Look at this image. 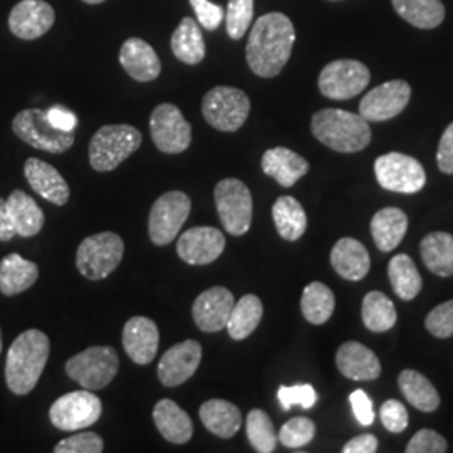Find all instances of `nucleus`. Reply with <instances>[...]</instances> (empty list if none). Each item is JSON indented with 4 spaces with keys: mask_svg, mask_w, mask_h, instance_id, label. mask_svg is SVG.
Returning a JSON list of instances; mask_svg holds the SVG:
<instances>
[{
    "mask_svg": "<svg viewBox=\"0 0 453 453\" xmlns=\"http://www.w3.org/2000/svg\"><path fill=\"white\" fill-rule=\"evenodd\" d=\"M296 31L291 19L282 12L259 17L245 48L247 65L260 78H275L291 58Z\"/></svg>",
    "mask_w": 453,
    "mask_h": 453,
    "instance_id": "1",
    "label": "nucleus"
},
{
    "mask_svg": "<svg viewBox=\"0 0 453 453\" xmlns=\"http://www.w3.org/2000/svg\"><path fill=\"white\" fill-rule=\"evenodd\" d=\"M50 341L41 329H27L11 344L5 359V383L17 395H29L48 365Z\"/></svg>",
    "mask_w": 453,
    "mask_h": 453,
    "instance_id": "2",
    "label": "nucleus"
},
{
    "mask_svg": "<svg viewBox=\"0 0 453 453\" xmlns=\"http://www.w3.org/2000/svg\"><path fill=\"white\" fill-rule=\"evenodd\" d=\"M311 131L324 146L340 153H357L372 142L370 121L361 114L326 108L312 116Z\"/></svg>",
    "mask_w": 453,
    "mask_h": 453,
    "instance_id": "3",
    "label": "nucleus"
},
{
    "mask_svg": "<svg viewBox=\"0 0 453 453\" xmlns=\"http://www.w3.org/2000/svg\"><path fill=\"white\" fill-rule=\"evenodd\" d=\"M143 136L131 125H106L93 134L89 163L96 172H113L142 146Z\"/></svg>",
    "mask_w": 453,
    "mask_h": 453,
    "instance_id": "4",
    "label": "nucleus"
},
{
    "mask_svg": "<svg viewBox=\"0 0 453 453\" xmlns=\"http://www.w3.org/2000/svg\"><path fill=\"white\" fill-rule=\"evenodd\" d=\"M125 256V242L114 232H99L82 241L76 252V267L89 280L113 274Z\"/></svg>",
    "mask_w": 453,
    "mask_h": 453,
    "instance_id": "5",
    "label": "nucleus"
},
{
    "mask_svg": "<svg viewBox=\"0 0 453 453\" xmlns=\"http://www.w3.org/2000/svg\"><path fill=\"white\" fill-rule=\"evenodd\" d=\"M119 372V357L111 346H91L65 363V374L84 389L106 388Z\"/></svg>",
    "mask_w": 453,
    "mask_h": 453,
    "instance_id": "6",
    "label": "nucleus"
},
{
    "mask_svg": "<svg viewBox=\"0 0 453 453\" xmlns=\"http://www.w3.org/2000/svg\"><path fill=\"white\" fill-rule=\"evenodd\" d=\"M12 131L24 143L52 155L65 153L76 140L74 131H65L54 127L49 119L48 111L37 108H29L17 113L12 121Z\"/></svg>",
    "mask_w": 453,
    "mask_h": 453,
    "instance_id": "7",
    "label": "nucleus"
},
{
    "mask_svg": "<svg viewBox=\"0 0 453 453\" xmlns=\"http://www.w3.org/2000/svg\"><path fill=\"white\" fill-rule=\"evenodd\" d=\"M250 113V99L239 88L217 86L202 101V114L215 130L235 133Z\"/></svg>",
    "mask_w": 453,
    "mask_h": 453,
    "instance_id": "8",
    "label": "nucleus"
},
{
    "mask_svg": "<svg viewBox=\"0 0 453 453\" xmlns=\"http://www.w3.org/2000/svg\"><path fill=\"white\" fill-rule=\"evenodd\" d=\"M215 207L222 226L230 235H243L252 226V194L239 179L220 180L213 190Z\"/></svg>",
    "mask_w": 453,
    "mask_h": 453,
    "instance_id": "9",
    "label": "nucleus"
},
{
    "mask_svg": "<svg viewBox=\"0 0 453 453\" xmlns=\"http://www.w3.org/2000/svg\"><path fill=\"white\" fill-rule=\"evenodd\" d=\"M192 211V200L185 192L163 194L151 207L148 219L150 241L163 247L173 242Z\"/></svg>",
    "mask_w": 453,
    "mask_h": 453,
    "instance_id": "10",
    "label": "nucleus"
},
{
    "mask_svg": "<svg viewBox=\"0 0 453 453\" xmlns=\"http://www.w3.org/2000/svg\"><path fill=\"white\" fill-rule=\"evenodd\" d=\"M103 413V403L91 389L65 393L49 408V420L63 432H80L95 425Z\"/></svg>",
    "mask_w": 453,
    "mask_h": 453,
    "instance_id": "11",
    "label": "nucleus"
},
{
    "mask_svg": "<svg viewBox=\"0 0 453 453\" xmlns=\"http://www.w3.org/2000/svg\"><path fill=\"white\" fill-rule=\"evenodd\" d=\"M374 173L378 183L396 194H417L426 183V173L417 158L393 151L376 158Z\"/></svg>",
    "mask_w": 453,
    "mask_h": 453,
    "instance_id": "12",
    "label": "nucleus"
},
{
    "mask_svg": "<svg viewBox=\"0 0 453 453\" xmlns=\"http://www.w3.org/2000/svg\"><path fill=\"white\" fill-rule=\"evenodd\" d=\"M150 133L155 146L166 155L183 153L192 143V127L172 103H162L153 110Z\"/></svg>",
    "mask_w": 453,
    "mask_h": 453,
    "instance_id": "13",
    "label": "nucleus"
},
{
    "mask_svg": "<svg viewBox=\"0 0 453 453\" xmlns=\"http://www.w3.org/2000/svg\"><path fill=\"white\" fill-rule=\"evenodd\" d=\"M370 69L359 61L340 59L324 67L318 80L324 96L336 101H346L357 96L370 84Z\"/></svg>",
    "mask_w": 453,
    "mask_h": 453,
    "instance_id": "14",
    "label": "nucleus"
},
{
    "mask_svg": "<svg viewBox=\"0 0 453 453\" xmlns=\"http://www.w3.org/2000/svg\"><path fill=\"white\" fill-rule=\"evenodd\" d=\"M411 88L406 81L383 82L372 89L359 103V114L372 123H381L396 118L408 106Z\"/></svg>",
    "mask_w": 453,
    "mask_h": 453,
    "instance_id": "15",
    "label": "nucleus"
},
{
    "mask_svg": "<svg viewBox=\"0 0 453 453\" xmlns=\"http://www.w3.org/2000/svg\"><path fill=\"white\" fill-rule=\"evenodd\" d=\"M226 235L215 226H194L185 230L177 242L180 259L190 265H207L226 250Z\"/></svg>",
    "mask_w": 453,
    "mask_h": 453,
    "instance_id": "16",
    "label": "nucleus"
},
{
    "mask_svg": "<svg viewBox=\"0 0 453 453\" xmlns=\"http://www.w3.org/2000/svg\"><path fill=\"white\" fill-rule=\"evenodd\" d=\"M202 344L187 340L172 346L158 363V380L163 387L175 388L194 376L202 361Z\"/></svg>",
    "mask_w": 453,
    "mask_h": 453,
    "instance_id": "17",
    "label": "nucleus"
},
{
    "mask_svg": "<svg viewBox=\"0 0 453 453\" xmlns=\"http://www.w3.org/2000/svg\"><path fill=\"white\" fill-rule=\"evenodd\" d=\"M56 12L44 0H20L11 11L9 29L22 41H34L50 31Z\"/></svg>",
    "mask_w": 453,
    "mask_h": 453,
    "instance_id": "18",
    "label": "nucleus"
},
{
    "mask_svg": "<svg viewBox=\"0 0 453 453\" xmlns=\"http://www.w3.org/2000/svg\"><path fill=\"white\" fill-rule=\"evenodd\" d=\"M235 299L232 291L215 286L202 292L192 306L195 326L203 333H219L226 326Z\"/></svg>",
    "mask_w": 453,
    "mask_h": 453,
    "instance_id": "19",
    "label": "nucleus"
},
{
    "mask_svg": "<svg viewBox=\"0 0 453 453\" xmlns=\"http://www.w3.org/2000/svg\"><path fill=\"white\" fill-rule=\"evenodd\" d=\"M160 346L158 326L145 316H133L123 327V348L133 363L150 365Z\"/></svg>",
    "mask_w": 453,
    "mask_h": 453,
    "instance_id": "20",
    "label": "nucleus"
},
{
    "mask_svg": "<svg viewBox=\"0 0 453 453\" xmlns=\"http://www.w3.org/2000/svg\"><path fill=\"white\" fill-rule=\"evenodd\" d=\"M24 175L34 192L52 205L63 207L69 202V185L50 163L42 162L39 158H29L24 165Z\"/></svg>",
    "mask_w": 453,
    "mask_h": 453,
    "instance_id": "21",
    "label": "nucleus"
},
{
    "mask_svg": "<svg viewBox=\"0 0 453 453\" xmlns=\"http://www.w3.org/2000/svg\"><path fill=\"white\" fill-rule=\"evenodd\" d=\"M119 65L134 81H155L162 73V63L155 49L140 37H130L119 50Z\"/></svg>",
    "mask_w": 453,
    "mask_h": 453,
    "instance_id": "22",
    "label": "nucleus"
},
{
    "mask_svg": "<svg viewBox=\"0 0 453 453\" xmlns=\"http://www.w3.org/2000/svg\"><path fill=\"white\" fill-rule=\"evenodd\" d=\"M336 366L342 376L353 381H372L381 374V363L372 349L357 341L341 344Z\"/></svg>",
    "mask_w": 453,
    "mask_h": 453,
    "instance_id": "23",
    "label": "nucleus"
},
{
    "mask_svg": "<svg viewBox=\"0 0 453 453\" xmlns=\"http://www.w3.org/2000/svg\"><path fill=\"white\" fill-rule=\"evenodd\" d=\"M262 172L274 179L280 187L291 188L304 175H308L309 163L306 158L297 155L289 148L275 146L264 153L262 157Z\"/></svg>",
    "mask_w": 453,
    "mask_h": 453,
    "instance_id": "24",
    "label": "nucleus"
},
{
    "mask_svg": "<svg viewBox=\"0 0 453 453\" xmlns=\"http://www.w3.org/2000/svg\"><path fill=\"white\" fill-rule=\"evenodd\" d=\"M331 264H333V269L342 279L357 282L370 273L372 259L363 243L353 237H344L333 247Z\"/></svg>",
    "mask_w": 453,
    "mask_h": 453,
    "instance_id": "25",
    "label": "nucleus"
},
{
    "mask_svg": "<svg viewBox=\"0 0 453 453\" xmlns=\"http://www.w3.org/2000/svg\"><path fill=\"white\" fill-rule=\"evenodd\" d=\"M153 420L162 437L170 443L183 445L194 437V423L190 415L173 400H160L153 408Z\"/></svg>",
    "mask_w": 453,
    "mask_h": 453,
    "instance_id": "26",
    "label": "nucleus"
},
{
    "mask_svg": "<svg viewBox=\"0 0 453 453\" xmlns=\"http://www.w3.org/2000/svg\"><path fill=\"white\" fill-rule=\"evenodd\" d=\"M7 211L11 224L16 230V235H20L24 239L37 235L46 222L42 209L37 205V202L31 195L22 190H14L9 195Z\"/></svg>",
    "mask_w": 453,
    "mask_h": 453,
    "instance_id": "27",
    "label": "nucleus"
},
{
    "mask_svg": "<svg viewBox=\"0 0 453 453\" xmlns=\"http://www.w3.org/2000/svg\"><path fill=\"white\" fill-rule=\"evenodd\" d=\"M198 415L203 426L215 437L232 438L242 426V413L239 406L220 398L205 402L200 406Z\"/></svg>",
    "mask_w": 453,
    "mask_h": 453,
    "instance_id": "28",
    "label": "nucleus"
},
{
    "mask_svg": "<svg viewBox=\"0 0 453 453\" xmlns=\"http://www.w3.org/2000/svg\"><path fill=\"white\" fill-rule=\"evenodd\" d=\"M406 230H408V217L402 209L387 207L372 215V241L381 252H391L393 249H396L403 241Z\"/></svg>",
    "mask_w": 453,
    "mask_h": 453,
    "instance_id": "29",
    "label": "nucleus"
},
{
    "mask_svg": "<svg viewBox=\"0 0 453 453\" xmlns=\"http://www.w3.org/2000/svg\"><path fill=\"white\" fill-rule=\"evenodd\" d=\"M39 277V265L19 254L0 260V292L7 297L31 289Z\"/></svg>",
    "mask_w": 453,
    "mask_h": 453,
    "instance_id": "30",
    "label": "nucleus"
},
{
    "mask_svg": "<svg viewBox=\"0 0 453 453\" xmlns=\"http://www.w3.org/2000/svg\"><path fill=\"white\" fill-rule=\"evenodd\" d=\"M273 219L279 235L289 242L299 241L308 228V215L291 195H284L275 200Z\"/></svg>",
    "mask_w": 453,
    "mask_h": 453,
    "instance_id": "31",
    "label": "nucleus"
},
{
    "mask_svg": "<svg viewBox=\"0 0 453 453\" xmlns=\"http://www.w3.org/2000/svg\"><path fill=\"white\" fill-rule=\"evenodd\" d=\"M420 254L426 269L440 277L453 275V235L432 232L421 239Z\"/></svg>",
    "mask_w": 453,
    "mask_h": 453,
    "instance_id": "32",
    "label": "nucleus"
},
{
    "mask_svg": "<svg viewBox=\"0 0 453 453\" xmlns=\"http://www.w3.org/2000/svg\"><path fill=\"white\" fill-rule=\"evenodd\" d=\"M172 50L183 65H200L205 58V41L202 29L192 17H185L172 35Z\"/></svg>",
    "mask_w": 453,
    "mask_h": 453,
    "instance_id": "33",
    "label": "nucleus"
},
{
    "mask_svg": "<svg viewBox=\"0 0 453 453\" xmlns=\"http://www.w3.org/2000/svg\"><path fill=\"white\" fill-rule=\"evenodd\" d=\"M264 316V306L257 296L245 294L241 297L230 312L226 321V331L232 340H247L259 326Z\"/></svg>",
    "mask_w": 453,
    "mask_h": 453,
    "instance_id": "34",
    "label": "nucleus"
},
{
    "mask_svg": "<svg viewBox=\"0 0 453 453\" xmlns=\"http://www.w3.org/2000/svg\"><path fill=\"white\" fill-rule=\"evenodd\" d=\"M396 14L413 27L435 29L445 19L441 0H391Z\"/></svg>",
    "mask_w": 453,
    "mask_h": 453,
    "instance_id": "35",
    "label": "nucleus"
},
{
    "mask_svg": "<svg viewBox=\"0 0 453 453\" xmlns=\"http://www.w3.org/2000/svg\"><path fill=\"white\" fill-rule=\"evenodd\" d=\"M398 387L405 395L408 403L420 411L430 413V411H435L440 406V395L437 388L421 372L415 370H405L400 372Z\"/></svg>",
    "mask_w": 453,
    "mask_h": 453,
    "instance_id": "36",
    "label": "nucleus"
},
{
    "mask_svg": "<svg viewBox=\"0 0 453 453\" xmlns=\"http://www.w3.org/2000/svg\"><path fill=\"white\" fill-rule=\"evenodd\" d=\"M388 277L393 291L400 299L411 301L420 294L423 279L410 256L398 254L389 260Z\"/></svg>",
    "mask_w": 453,
    "mask_h": 453,
    "instance_id": "37",
    "label": "nucleus"
},
{
    "mask_svg": "<svg viewBox=\"0 0 453 453\" xmlns=\"http://www.w3.org/2000/svg\"><path fill=\"white\" fill-rule=\"evenodd\" d=\"M336 308V299L333 291L319 280L311 282L304 288L301 297V311L306 321L314 326L327 323Z\"/></svg>",
    "mask_w": 453,
    "mask_h": 453,
    "instance_id": "38",
    "label": "nucleus"
},
{
    "mask_svg": "<svg viewBox=\"0 0 453 453\" xmlns=\"http://www.w3.org/2000/svg\"><path fill=\"white\" fill-rule=\"evenodd\" d=\"M361 318L365 326L372 333H385L396 324V308L387 294L368 292L363 299Z\"/></svg>",
    "mask_w": 453,
    "mask_h": 453,
    "instance_id": "39",
    "label": "nucleus"
},
{
    "mask_svg": "<svg viewBox=\"0 0 453 453\" xmlns=\"http://www.w3.org/2000/svg\"><path fill=\"white\" fill-rule=\"evenodd\" d=\"M245 430H247V438L256 452H275L279 438L275 434L274 423L264 410L256 408L249 411L245 420Z\"/></svg>",
    "mask_w": 453,
    "mask_h": 453,
    "instance_id": "40",
    "label": "nucleus"
},
{
    "mask_svg": "<svg viewBox=\"0 0 453 453\" xmlns=\"http://www.w3.org/2000/svg\"><path fill=\"white\" fill-rule=\"evenodd\" d=\"M254 19V0H228L226 11V34L239 41L249 31Z\"/></svg>",
    "mask_w": 453,
    "mask_h": 453,
    "instance_id": "41",
    "label": "nucleus"
},
{
    "mask_svg": "<svg viewBox=\"0 0 453 453\" xmlns=\"http://www.w3.org/2000/svg\"><path fill=\"white\" fill-rule=\"evenodd\" d=\"M314 435H316L314 421L304 417H296L282 425L277 438L288 449H301L311 443Z\"/></svg>",
    "mask_w": 453,
    "mask_h": 453,
    "instance_id": "42",
    "label": "nucleus"
},
{
    "mask_svg": "<svg viewBox=\"0 0 453 453\" xmlns=\"http://www.w3.org/2000/svg\"><path fill=\"white\" fill-rule=\"evenodd\" d=\"M428 333L440 340L453 336V299L432 309L425 319Z\"/></svg>",
    "mask_w": 453,
    "mask_h": 453,
    "instance_id": "43",
    "label": "nucleus"
},
{
    "mask_svg": "<svg viewBox=\"0 0 453 453\" xmlns=\"http://www.w3.org/2000/svg\"><path fill=\"white\" fill-rule=\"evenodd\" d=\"M103 450V438L89 430L65 438L54 447V453H101Z\"/></svg>",
    "mask_w": 453,
    "mask_h": 453,
    "instance_id": "44",
    "label": "nucleus"
},
{
    "mask_svg": "<svg viewBox=\"0 0 453 453\" xmlns=\"http://www.w3.org/2000/svg\"><path fill=\"white\" fill-rule=\"evenodd\" d=\"M277 398L284 410H291L292 406L299 405L309 410L316 405L318 395L311 385H296V387H280L277 391Z\"/></svg>",
    "mask_w": 453,
    "mask_h": 453,
    "instance_id": "45",
    "label": "nucleus"
},
{
    "mask_svg": "<svg viewBox=\"0 0 453 453\" xmlns=\"http://www.w3.org/2000/svg\"><path fill=\"white\" fill-rule=\"evenodd\" d=\"M449 449L447 440L437 434L435 430L423 428L417 432L413 438L408 441L406 453H445Z\"/></svg>",
    "mask_w": 453,
    "mask_h": 453,
    "instance_id": "46",
    "label": "nucleus"
},
{
    "mask_svg": "<svg viewBox=\"0 0 453 453\" xmlns=\"http://www.w3.org/2000/svg\"><path fill=\"white\" fill-rule=\"evenodd\" d=\"M190 5L198 24L207 31H215L226 19V11L220 5L211 4V0H190Z\"/></svg>",
    "mask_w": 453,
    "mask_h": 453,
    "instance_id": "47",
    "label": "nucleus"
},
{
    "mask_svg": "<svg viewBox=\"0 0 453 453\" xmlns=\"http://www.w3.org/2000/svg\"><path fill=\"white\" fill-rule=\"evenodd\" d=\"M380 417L383 426L391 434H402L408 426V411L398 400H387L380 410Z\"/></svg>",
    "mask_w": 453,
    "mask_h": 453,
    "instance_id": "48",
    "label": "nucleus"
},
{
    "mask_svg": "<svg viewBox=\"0 0 453 453\" xmlns=\"http://www.w3.org/2000/svg\"><path fill=\"white\" fill-rule=\"evenodd\" d=\"M437 163L440 172L453 175V123L443 131L438 143Z\"/></svg>",
    "mask_w": 453,
    "mask_h": 453,
    "instance_id": "49",
    "label": "nucleus"
},
{
    "mask_svg": "<svg viewBox=\"0 0 453 453\" xmlns=\"http://www.w3.org/2000/svg\"><path fill=\"white\" fill-rule=\"evenodd\" d=\"M349 403L353 406L355 417L363 426H370L374 421V411H372V403L370 396L363 391V389H357L351 393L349 396Z\"/></svg>",
    "mask_w": 453,
    "mask_h": 453,
    "instance_id": "50",
    "label": "nucleus"
},
{
    "mask_svg": "<svg viewBox=\"0 0 453 453\" xmlns=\"http://www.w3.org/2000/svg\"><path fill=\"white\" fill-rule=\"evenodd\" d=\"M49 119L54 127L65 131H74L78 127V118L76 114L71 113L63 106H52L48 110Z\"/></svg>",
    "mask_w": 453,
    "mask_h": 453,
    "instance_id": "51",
    "label": "nucleus"
},
{
    "mask_svg": "<svg viewBox=\"0 0 453 453\" xmlns=\"http://www.w3.org/2000/svg\"><path fill=\"white\" fill-rule=\"evenodd\" d=\"M376 450H378V438L372 434L355 437L342 447L344 453H374Z\"/></svg>",
    "mask_w": 453,
    "mask_h": 453,
    "instance_id": "52",
    "label": "nucleus"
},
{
    "mask_svg": "<svg viewBox=\"0 0 453 453\" xmlns=\"http://www.w3.org/2000/svg\"><path fill=\"white\" fill-rule=\"evenodd\" d=\"M14 237H16V230L9 219L7 202L4 198H0V242H9Z\"/></svg>",
    "mask_w": 453,
    "mask_h": 453,
    "instance_id": "53",
    "label": "nucleus"
},
{
    "mask_svg": "<svg viewBox=\"0 0 453 453\" xmlns=\"http://www.w3.org/2000/svg\"><path fill=\"white\" fill-rule=\"evenodd\" d=\"M82 2L91 4V5H96V4H103V2H106V0H82Z\"/></svg>",
    "mask_w": 453,
    "mask_h": 453,
    "instance_id": "54",
    "label": "nucleus"
},
{
    "mask_svg": "<svg viewBox=\"0 0 453 453\" xmlns=\"http://www.w3.org/2000/svg\"><path fill=\"white\" fill-rule=\"evenodd\" d=\"M2 348H4V344H2V331H0V353H2Z\"/></svg>",
    "mask_w": 453,
    "mask_h": 453,
    "instance_id": "55",
    "label": "nucleus"
}]
</instances>
